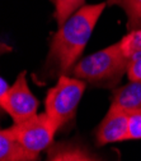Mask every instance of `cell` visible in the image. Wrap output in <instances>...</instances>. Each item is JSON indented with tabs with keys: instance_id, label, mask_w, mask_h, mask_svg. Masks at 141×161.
Returning a JSON list of instances; mask_svg holds the SVG:
<instances>
[{
	"instance_id": "1",
	"label": "cell",
	"mask_w": 141,
	"mask_h": 161,
	"mask_svg": "<svg viewBox=\"0 0 141 161\" xmlns=\"http://www.w3.org/2000/svg\"><path fill=\"white\" fill-rule=\"evenodd\" d=\"M106 7V2L85 4L58 27L51 38L46 59V74L48 77H60L73 70Z\"/></svg>"
},
{
	"instance_id": "2",
	"label": "cell",
	"mask_w": 141,
	"mask_h": 161,
	"mask_svg": "<svg viewBox=\"0 0 141 161\" xmlns=\"http://www.w3.org/2000/svg\"><path fill=\"white\" fill-rule=\"evenodd\" d=\"M131 62L123 55L119 44L116 42L106 49L99 50L75 64L71 73L74 77L87 83L113 88L127 73Z\"/></svg>"
},
{
	"instance_id": "3",
	"label": "cell",
	"mask_w": 141,
	"mask_h": 161,
	"mask_svg": "<svg viewBox=\"0 0 141 161\" xmlns=\"http://www.w3.org/2000/svg\"><path fill=\"white\" fill-rule=\"evenodd\" d=\"M85 87V80L64 74L58 77L56 86L48 90L45 98V113L58 130L74 119Z\"/></svg>"
},
{
	"instance_id": "4",
	"label": "cell",
	"mask_w": 141,
	"mask_h": 161,
	"mask_svg": "<svg viewBox=\"0 0 141 161\" xmlns=\"http://www.w3.org/2000/svg\"><path fill=\"white\" fill-rule=\"evenodd\" d=\"M7 132L17 139L27 151L39 156V152L52 145L55 134L58 129L51 122L46 113L36 114L34 116L21 123H14L7 128Z\"/></svg>"
},
{
	"instance_id": "5",
	"label": "cell",
	"mask_w": 141,
	"mask_h": 161,
	"mask_svg": "<svg viewBox=\"0 0 141 161\" xmlns=\"http://www.w3.org/2000/svg\"><path fill=\"white\" fill-rule=\"evenodd\" d=\"M27 72H21L8 93L0 97V106L10 115L14 123H21L37 114L39 103L32 93L28 82Z\"/></svg>"
},
{
	"instance_id": "6",
	"label": "cell",
	"mask_w": 141,
	"mask_h": 161,
	"mask_svg": "<svg viewBox=\"0 0 141 161\" xmlns=\"http://www.w3.org/2000/svg\"><path fill=\"white\" fill-rule=\"evenodd\" d=\"M130 115L125 111L109 106L104 119L97 130V142L99 146L128 141Z\"/></svg>"
},
{
	"instance_id": "7",
	"label": "cell",
	"mask_w": 141,
	"mask_h": 161,
	"mask_svg": "<svg viewBox=\"0 0 141 161\" xmlns=\"http://www.w3.org/2000/svg\"><path fill=\"white\" fill-rule=\"evenodd\" d=\"M112 108L119 109L130 116L141 114V80H130L112 95Z\"/></svg>"
},
{
	"instance_id": "8",
	"label": "cell",
	"mask_w": 141,
	"mask_h": 161,
	"mask_svg": "<svg viewBox=\"0 0 141 161\" xmlns=\"http://www.w3.org/2000/svg\"><path fill=\"white\" fill-rule=\"evenodd\" d=\"M47 161H102L85 147L76 143H57L48 147Z\"/></svg>"
},
{
	"instance_id": "9",
	"label": "cell",
	"mask_w": 141,
	"mask_h": 161,
	"mask_svg": "<svg viewBox=\"0 0 141 161\" xmlns=\"http://www.w3.org/2000/svg\"><path fill=\"white\" fill-rule=\"evenodd\" d=\"M38 156L27 151L7 129L0 133V161H37Z\"/></svg>"
},
{
	"instance_id": "10",
	"label": "cell",
	"mask_w": 141,
	"mask_h": 161,
	"mask_svg": "<svg viewBox=\"0 0 141 161\" xmlns=\"http://www.w3.org/2000/svg\"><path fill=\"white\" fill-rule=\"evenodd\" d=\"M107 5H116L127 15V30L141 28V0H107Z\"/></svg>"
},
{
	"instance_id": "11",
	"label": "cell",
	"mask_w": 141,
	"mask_h": 161,
	"mask_svg": "<svg viewBox=\"0 0 141 161\" xmlns=\"http://www.w3.org/2000/svg\"><path fill=\"white\" fill-rule=\"evenodd\" d=\"M119 47L122 50L123 55L132 62L141 56V28L128 31L126 36L118 41Z\"/></svg>"
},
{
	"instance_id": "12",
	"label": "cell",
	"mask_w": 141,
	"mask_h": 161,
	"mask_svg": "<svg viewBox=\"0 0 141 161\" xmlns=\"http://www.w3.org/2000/svg\"><path fill=\"white\" fill-rule=\"evenodd\" d=\"M53 4H55L53 17L57 22V26L60 27L78 9L85 5V0H53Z\"/></svg>"
},
{
	"instance_id": "13",
	"label": "cell",
	"mask_w": 141,
	"mask_h": 161,
	"mask_svg": "<svg viewBox=\"0 0 141 161\" xmlns=\"http://www.w3.org/2000/svg\"><path fill=\"white\" fill-rule=\"evenodd\" d=\"M128 139H141V114L130 116Z\"/></svg>"
},
{
	"instance_id": "14",
	"label": "cell",
	"mask_w": 141,
	"mask_h": 161,
	"mask_svg": "<svg viewBox=\"0 0 141 161\" xmlns=\"http://www.w3.org/2000/svg\"><path fill=\"white\" fill-rule=\"evenodd\" d=\"M128 80H141V56L132 60L127 68Z\"/></svg>"
},
{
	"instance_id": "15",
	"label": "cell",
	"mask_w": 141,
	"mask_h": 161,
	"mask_svg": "<svg viewBox=\"0 0 141 161\" xmlns=\"http://www.w3.org/2000/svg\"><path fill=\"white\" fill-rule=\"evenodd\" d=\"M9 88H10V86L7 83V80L4 78L0 79V97H4L8 93Z\"/></svg>"
},
{
	"instance_id": "16",
	"label": "cell",
	"mask_w": 141,
	"mask_h": 161,
	"mask_svg": "<svg viewBox=\"0 0 141 161\" xmlns=\"http://www.w3.org/2000/svg\"><path fill=\"white\" fill-rule=\"evenodd\" d=\"M52 2H53V0H52Z\"/></svg>"
}]
</instances>
